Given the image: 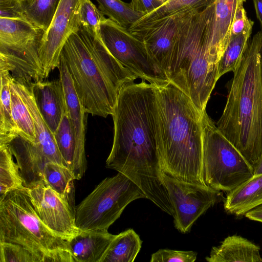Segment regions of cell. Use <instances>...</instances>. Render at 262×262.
<instances>
[{
  "mask_svg": "<svg viewBox=\"0 0 262 262\" xmlns=\"http://www.w3.org/2000/svg\"><path fill=\"white\" fill-rule=\"evenodd\" d=\"M215 3L182 13L166 77L202 113L219 80L221 57L213 49Z\"/></svg>",
  "mask_w": 262,
  "mask_h": 262,
  "instance_id": "obj_4",
  "label": "cell"
},
{
  "mask_svg": "<svg viewBox=\"0 0 262 262\" xmlns=\"http://www.w3.org/2000/svg\"><path fill=\"white\" fill-rule=\"evenodd\" d=\"M9 86L11 93L12 115L17 134L36 144L34 123L30 111L19 95L10 75Z\"/></svg>",
  "mask_w": 262,
  "mask_h": 262,
  "instance_id": "obj_26",
  "label": "cell"
},
{
  "mask_svg": "<svg viewBox=\"0 0 262 262\" xmlns=\"http://www.w3.org/2000/svg\"><path fill=\"white\" fill-rule=\"evenodd\" d=\"M261 174H262V158L254 167V175H259Z\"/></svg>",
  "mask_w": 262,
  "mask_h": 262,
  "instance_id": "obj_41",
  "label": "cell"
},
{
  "mask_svg": "<svg viewBox=\"0 0 262 262\" xmlns=\"http://www.w3.org/2000/svg\"><path fill=\"white\" fill-rule=\"evenodd\" d=\"M146 197L124 174L103 180L75 210V225L80 231L107 230L132 202Z\"/></svg>",
  "mask_w": 262,
  "mask_h": 262,
  "instance_id": "obj_9",
  "label": "cell"
},
{
  "mask_svg": "<svg viewBox=\"0 0 262 262\" xmlns=\"http://www.w3.org/2000/svg\"><path fill=\"white\" fill-rule=\"evenodd\" d=\"M0 17L27 20L20 0H0Z\"/></svg>",
  "mask_w": 262,
  "mask_h": 262,
  "instance_id": "obj_36",
  "label": "cell"
},
{
  "mask_svg": "<svg viewBox=\"0 0 262 262\" xmlns=\"http://www.w3.org/2000/svg\"><path fill=\"white\" fill-rule=\"evenodd\" d=\"M19 166L27 189L45 183L43 169L50 161L35 144L18 135L7 145Z\"/></svg>",
  "mask_w": 262,
  "mask_h": 262,
  "instance_id": "obj_15",
  "label": "cell"
},
{
  "mask_svg": "<svg viewBox=\"0 0 262 262\" xmlns=\"http://www.w3.org/2000/svg\"><path fill=\"white\" fill-rule=\"evenodd\" d=\"M246 0H216L212 47L222 57L231 37L233 19Z\"/></svg>",
  "mask_w": 262,
  "mask_h": 262,
  "instance_id": "obj_22",
  "label": "cell"
},
{
  "mask_svg": "<svg viewBox=\"0 0 262 262\" xmlns=\"http://www.w3.org/2000/svg\"><path fill=\"white\" fill-rule=\"evenodd\" d=\"M100 38L111 54L138 78L152 85L168 80L149 56L143 43L109 18L100 25Z\"/></svg>",
  "mask_w": 262,
  "mask_h": 262,
  "instance_id": "obj_10",
  "label": "cell"
},
{
  "mask_svg": "<svg viewBox=\"0 0 262 262\" xmlns=\"http://www.w3.org/2000/svg\"><path fill=\"white\" fill-rule=\"evenodd\" d=\"M172 209L175 228L189 232L196 221L221 200V191L207 185L180 180L163 172Z\"/></svg>",
  "mask_w": 262,
  "mask_h": 262,
  "instance_id": "obj_11",
  "label": "cell"
},
{
  "mask_svg": "<svg viewBox=\"0 0 262 262\" xmlns=\"http://www.w3.org/2000/svg\"><path fill=\"white\" fill-rule=\"evenodd\" d=\"M60 58L81 104L92 116L112 115L122 88L138 78L111 54L100 37L81 28L68 39Z\"/></svg>",
  "mask_w": 262,
  "mask_h": 262,
  "instance_id": "obj_3",
  "label": "cell"
},
{
  "mask_svg": "<svg viewBox=\"0 0 262 262\" xmlns=\"http://www.w3.org/2000/svg\"><path fill=\"white\" fill-rule=\"evenodd\" d=\"M154 88V114L162 170L180 180L206 185L201 114L170 82Z\"/></svg>",
  "mask_w": 262,
  "mask_h": 262,
  "instance_id": "obj_2",
  "label": "cell"
},
{
  "mask_svg": "<svg viewBox=\"0 0 262 262\" xmlns=\"http://www.w3.org/2000/svg\"><path fill=\"white\" fill-rule=\"evenodd\" d=\"M160 1H162L164 2V3L166 2L165 0H160Z\"/></svg>",
  "mask_w": 262,
  "mask_h": 262,
  "instance_id": "obj_42",
  "label": "cell"
},
{
  "mask_svg": "<svg viewBox=\"0 0 262 262\" xmlns=\"http://www.w3.org/2000/svg\"><path fill=\"white\" fill-rule=\"evenodd\" d=\"M154 88L145 80L121 90L112 115L114 139L106 167L120 172L154 200L166 192L154 114Z\"/></svg>",
  "mask_w": 262,
  "mask_h": 262,
  "instance_id": "obj_1",
  "label": "cell"
},
{
  "mask_svg": "<svg viewBox=\"0 0 262 262\" xmlns=\"http://www.w3.org/2000/svg\"><path fill=\"white\" fill-rule=\"evenodd\" d=\"M104 15L119 25L128 28L145 14L134 10L130 4L121 0H96Z\"/></svg>",
  "mask_w": 262,
  "mask_h": 262,
  "instance_id": "obj_32",
  "label": "cell"
},
{
  "mask_svg": "<svg viewBox=\"0 0 262 262\" xmlns=\"http://www.w3.org/2000/svg\"><path fill=\"white\" fill-rule=\"evenodd\" d=\"M42 117L54 134L67 111L61 79L41 81L30 86Z\"/></svg>",
  "mask_w": 262,
  "mask_h": 262,
  "instance_id": "obj_16",
  "label": "cell"
},
{
  "mask_svg": "<svg viewBox=\"0 0 262 262\" xmlns=\"http://www.w3.org/2000/svg\"><path fill=\"white\" fill-rule=\"evenodd\" d=\"M43 178L46 184L70 201L75 179L67 166L49 161L45 165Z\"/></svg>",
  "mask_w": 262,
  "mask_h": 262,
  "instance_id": "obj_30",
  "label": "cell"
},
{
  "mask_svg": "<svg viewBox=\"0 0 262 262\" xmlns=\"http://www.w3.org/2000/svg\"><path fill=\"white\" fill-rule=\"evenodd\" d=\"M13 157L8 146H0V198L11 190L25 187Z\"/></svg>",
  "mask_w": 262,
  "mask_h": 262,
  "instance_id": "obj_29",
  "label": "cell"
},
{
  "mask_svg": "<svg viewBox=\"0 0 262 262\" xmlns=\"http://www.w3.org/2000/svg\"><path fill=\"white\" fill-rule=\"evenodd\" d=\"M165 1H166H166H168V0H165Z\"/></svg>",
  "mask_w": 262,
  "mask_h": 262,
  "instance_id": "obj_43",
  "label": "cell"
},
{
  "mask_svg": "<svg viewBox=\"0 0 262 262\" xmlns=\"http://www.w3.org/2000/svg\"><path fill=\"white\" fill-rule=\"evenodd\" d=\"M27 20L46 31L60 0H20Z\"/></svg>",
  "mask_w": 262,
  "mask_h": 262,
  "instance_id": "obj_27",
  "label": "cell"
},
{
  "mask_svg": "<svg viewBox=\"0 0 262 262\" xmlns=\"http://www.w3.org/2000/svg\"><path fill=\"white\" fill-rule=\"evenodd\" d=\"M0 262H43V259L21 245L0 242Z\"/></svg>",
  "mask_w": 262,
  "mask_h": 262,
  "instance_id": "obj_33",
  "label": "cell"
},
{
  "mask_svg": "<svg viewBox=\"0 0 262 262\" xmlns=\"http://www.w3.org/2000/svg\"><path fill=\"white\" fill-rule=\"evenodd\" d=\"M58 69L63 86L67 112L75 135L78 154L81 161L87 166L85 137L88 113L79 100L67 66L61 58Z\"/></svg>",
  "mask_w": 262,
  "mask_h": 262,
  "instance_id": "obj_17",
  "label": "cell"
},
{
  "mask_svg": "<svg viewBox=\"0 0 262 262\" xmlns=\"http://www.w3.org/2000/svg\"><path fill=\"white\" fill-rule=\"evenodd\" d=\"M106 18L91 0H85L80 11L81 28L96 37H100V25Z\"/></svg>",
  "mask_w": 262,
  "mask_h": 262,
  "instance_id": "obj_34",
  "label": "cell"
},
{
  "mask_svg": "<svg viewBox=\"0 0 262 262\" xmlns=\"http://www.w3.org/2000/svg\"><path fill=\"white\" fill-rule=\"evenodd\" d=\"M245 215L250 220L262 223V205L248 211Z\"/></svg>",
  "mask_w": 262,
  "mask_h": 262,
  "instance_id": "obj_39",
  "label": "cell"
},
{
  "mask_svg": "<svg viewBox=\"0 0 262 262\" xmlns=\"http://www.w3.org/2000/svg\"><path fill=\"white\" fill-rule=\"evenodd\" d=\"M116 235L107 230H79L67 241L68 248L75 262H100Z\"/></svg>",
  "mask_w": 262,
  "mask_h": 262,
  "instance_id": "obj_18",
  "label": "cell"
},
{
  "mask_svg": "<svg viewBox=\"0 0 262 262\" xmlns=\"http://www.w3.org/2000/svg\"><path fill=\"white\" fill-rule=\"evenodd\" d=\"M164 3L160 0H131L133 9L145 15L152 12Z\"/></svg>",
  "mask_w": 262,
  "mask_h": 262,
  "instance_id": "obj_38",
  "label": "cell"
},
{
  "mask_svg": "<svg viewBox=\"0 0 262 262\" xmlns=\"http://www.w3.org/2000/svg\"><path fill=\"white\" fill-rule=\"evenodd\" d=\"M262 205V174L254 175L235 189L225 199V210L237 216L245 215Z\"/></svg>",
  "mask_w": 262,
  "mask_h": 262,
  "instance_id": "obj_21",
  "label": "cell"
},
{
  "mask_svg": "<svg viewBox=\"0 0 262 262\" xmlns=\"http://www.w3.org/2000/svg\"><path fill=\"white\" fill-rule=\"evenodd\" d=\"M0 146H7L18 135L12 115L9 86L10 74L4 71H0Z\"/></svg>",
  "mask_w": 262,
  "mask_h": 262,
  "instance_id": "obj_25",
  "label": "cell"
},
{
  "mask_svg": "<svg viewBox=\"0 0 262 262\" xmlns=\"http://www.w3.org/2000/svg\"><path fill=\"white\" fill-rule=\"evenodd\" d=\"M0 242L21 245L50 261L68 243L43 223L26 188L11 190L0 198Z\"/></svg>",
  "mask_w": 262,
  "mask_h": 262,
  "instance_id": "obj_6",
  "label": "cell"
},
{
  "mask_svg": "<svg viewBox=\"0 0 262 262\" xmlns=\"http://www.w3.org/2000/svg\"><path fill=\"white\" fill-rule=\"evenodd\" d=\"M27 189L37 215L53 233L68 241L79 232L69 200L45 184Z\"/></svg>",
  "mask_w": 262,
  "mask_h": 262,
  "instance_id": "obj_13",
  "label": "cell"
},
{
  "mask_svg": "<svg viewBox=\"0 0 262 262\" xmlns=\"http://www.w3.org/2000/svg\"><path fill=\"white\" fill-rule=\"evenodd\" d=\"M205 259L208 262H262L260 247L237 235L228 236L213 247Z\"/></svg>",
  "mask_w": 262,
  "mask_h": 262,
  "instance_id": "obj_20",
  "label": "cell"
},
{
  "mask_svg": "<svg viewBox=\"0 0 262 262\" xmlns=\"http://www.w3.org/2000/svg\"><path fill=\"white\" fill-rule=\"evenodd\" d=\"M216 0H168L136 23L155 20L192 10H200L214 4Z\"/></svg>",
  "mask_w": 262,
  "mask_h": 262,
  "instance_id": "obj_28",
  "label": "cell"
},
{
  "mask_svg": "<svg viewBox=\"0 0 262 262\" xmlns=\"http://www.w3.org/2000/svg\"><path fill=\"white\" fill-rule=\"evenodd\" d=\"M139 235L132 229L116 235L100 262H133L142 247Z\"/></svg>",
  "mask_w": 262,
  "mask_h": 262,
  "instance_id": "obj_24",
  "label": "cell"
},
{
  "mask_svg": "<svg viewBox=\"0 0 262 262\" xmlns=\"http://www.w3.org/2000/svg\"><path fill=\"white\" fill-rule=\"evenodd\" d=\"M44 32L27 20L0 17V71L29 87L46 79L38 52Z\"/></svg>",
  "mask_w": 262,
  "mask_h": 262,
  "instance_id": "obj_7",
  "label": "cell"
},
{
  "mask_svg": "<svg viewBox=\"0 0 262 262\" xmlns=\"http://www.w3.org/2000/svg\"><path fill=\"white\" fill-rule=\"evenodd\" d=\"M181 16V13L135 23L128 28L129 32L143 43L150 57L166 76Z\"/></svg>",
  "mask_w": 262,
  "mask_h": 262,
  "instance_id": "obj_14",
  "label": "cell"
},
{
  "mask_svg": "<svg viewBox=\"0 0 262 262\" xmlns=\"http://www.w3.org/2000/svg\"><path fill=\"white\" fill-rule=\"evenodd\" d=\"M256 17L262 27V0H253Z\"/></svg>",
  "mask_w": 262,
  "mask_h": 262,
  "instance_id": "obj_40",
  "label": "cell"
},
{
  "mask_svg": "<svg viewBox=\"0 0 262 262\" xmlns=\"http://www.w3.org/2000/svg\"><path fill=\"white\" fill-rule=\"evenodd\" d=\"M12 81L32 116L36 137V145L50 161L67 166L56 143L54 134L50 129L39 111L30 88L17 82L13 78Z\"/></svg>",
  "mask_w": 262,
  "mask_h": 262,
  "instance_id": "obj_19",
  "label": "cell"
},
{
  "mask_svg": "<svg viewBox=\"0 0 262 262\" xmlns=\"http://www.w3.org/2000/svg\"><path fill=\"white\" fill-rule=\"evenodd\" d=\"M254 21L249 19L246 11L242 7L236 13L231 28V36H234L243 33L252 32Z\"/></svg>",
  "mask_w": 262,
  "mask_h": 262,
  "instance_id": "obj_37",
  "label": "cell"
},
{
  "mask_svg": "<svg viewBox=\"0 0 262 262\" xmlns=\"http://www.w3.org/2000/svg\"><path fill=\"white\" fill-rule=\"evenodd\" d=\"M54 135L67 167L72 172L75 180H80L83 176L87 166L79 157L75 135L67 111L63 115Z\"/></svg>",
  "mask_w": 262,
  "mask_h": 262,
  "instance_id": "obj_23",
  "label": "cell"
},
{
  "mask_svg": "<svg viewBox=\"0 0 262 262\" xmlns=\"http://www.w3.org/2000/svg\"><path fill=\"white\" fill-rule=\"evenodd\" d=\"M85 0H60L52 20L42 36L39 55L46 79L60 64L62 49L69 37L81 28L80 11Z\"/></svg>",
  "mask_w": 262,
  "mask_h": 262,
  "instance_id": "obj_12",
  "label": "cell"
},
{
  "mask_svg": "<svg viewBox=\"0 0 262 262\" xmlns=\"http://www.w3.org/2000/svg\"><path fill=\"white\" fill-rule=\"evenodd\" d=\"M197 253L192 251H180L163 249L158 250L151 256L150 262H194Z\"/></svg>",
  "mask_w": 262,
  "mask_h": 262,
  "instance_id": "obj_35",
  "label": "cell"
},
{
  "mask_svg": "<svg viewBox=\"0 0 262 262\" xmlns=\"http://www.w3.org/2000/svg\"><path fill=\"white\" fill-rule=\"evenodd\" d=\"M251 33H243L231 36L218 67L219 79L229 72H235L239 66L247 48Z\"/></svg>",
  "mask_w": 262,
  "mask_h": 262,
  "instance_id": "obj_31",
  "label": "cell"
},
{
  "mask_svg": "<svg viewBox=\"0 0 262 262\" xmlns=\"http://www.w3.org/2000/svg\"><path fill=\"white\" fill-rule=\"evenodd\" d=\"M206 185L230 192L254 176V168L220 132L206 110L201 114Z\"/></svg>",
  "mask_w": 262,
  "mask_h": 262,
  "instance_id": "obj_8",
  "label": "cell"
},
{
  "mask_svg": "<svg viewBox=\"0 0 262 262\" xmlns=\"http://www.w3.org/2000/svg\"><path fill=\"white\" fill-rule=\"evenodd\" d=\"M216 126L254 167L262 158V29L249 40Z\"/></svg>",
  "mask_w": 262,
  "mask_h": 262,
  "instance_id": "obj_5",
  "label": "cell"
}]
</instances>
